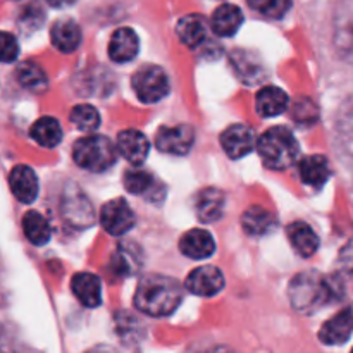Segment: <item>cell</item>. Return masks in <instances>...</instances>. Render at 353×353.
Instances as JSON below:
<instances>
[{"label":"cell","mask_w":353,"mask_h":353,"mask_svg":"<svg viewBox=\"0 0 353 353\" xmlns=\"http://www.w3.org/2000/svg\"><path fill=\"white\" fill-rule=\"evenodd\" d=\"M74 2H76V0H47L48 6L55 7V9H62V7H69V6H72V3H74Z\"/></svg>","instance_id":"37"},{"label":"cell","mask_w":353,"mask_h":353,"mask_svg":"<svg viewBox=\"0 0 353 353\" xmlns=\"http://www.w3.org/2000/svg\"><path fill=\"white\" fill-rule=\"evenodd\" d=\"M353 334V305H348L336 316L324 323L319 331V340L324 345H343Z\"/></svg>","instance_id":"10"},{"label":"cell","mask_w":353,"mask_h":353,"mask_svg":"<svg viewBox=\"0 0 353 353\" xmlns=\"http://www.w3.org/2000/svg\"><path fill=\"white\" fill-rule=\"evenodd\" d=\"M71 290L79 303L85 307L95 309L100 305V279L90 272H79L72 276Z\"/></svg>","instance_id":"22"},{"label":"cell","mask_w":353,"mask_h":353,"mask_svg":"<svg viewBox=\"0 0 353 353\" xmlns=\"http://www.w3.org/2000/svg\"><path fill=\"white\" fill-rule=\"evenodd\" d=\"M288 238L296 254L303 259L312 257L317 252V248H319V236L312 230V226H309L303 221H296V223L290 224Z\"/></svg>","instance_id":"19"},{"label":"cell","mask_w":353,"mask_h":353,"mask_svg":"<svg viewBox=\"0 0 353 353\" xmlns=\"http://www.w3.org/2000/svg\"><path fill=\"white\" fill-rule=\"evenodd\" d=\"M340 264H341V268L348 272V274H352L353 272V241H350V245H348L347 248H343V252H341Z\"/></svg>","instance_id":"36"},{"label":"cell","mask_w":353,"mask_h":353,"mask_svg":"<svg viewBox=\"0 0 353 353\" xmlns=\"http://www.w3.org/2000/svg\"><path fill=\"white\" fill-rule=\"evenodd\" d=\"M186 288L196 296H209L217 295L224 288V276L214 265H203V268L195 269L192 274L186 278Z\"/></svg>","instance_id":"8"},{"label":"cell","mask_w":353,"mask_h":353,"mask_svg":"<svg viewBox=\"0 0 353 353\" xmlns=\"http://www.w3.org/2000/svg\"><path fill=\"white\" fill-rule=\"evenodd\" d=\"M247 2L252 9L272 19H281L292 9V0H247Z\"/></svg>","instance_id":"34"},{"label":"cell","mask_w":353,"mask_h":353,"mask_svg":"<svg viewBox=\"0 0 353 353\" xmlns=\"http://www.w3.org/2000/svg\"><path fill=\"white\" fill-rule=\"evenodd\" d=\"M338 138H340L341 152L353 164V99L343 103L338 119Z\"/></svg>","instance_id":"30"},{"label":"cell","mask_w":353,"mask_h":353,"mask_svg":"<svg viewBox=\"0 0 353 353\" xmlns=\"http://www.w3.org/2000/svg\"><path fill=\"white\" fill-rule=\"evenodd\" d=\"M183 302V286L174 278L148 274L138 285L134 305L140 312L152 317L171 316Z\"/></svg>","instance_id":"1"},{"label":"cell","mask_w":353,"mask_h":353,"mask_svg":"<svg viewBox=\"0 0 353 353\" xmlns=\"http://www.w3.org/2000/svg\"><path fill=\"white\" fill-rule=\"evenodd\" d=\"M119 148L102 134H90L79 138L72 147V157L79 168L92 172H103L112 168L117 161Z\"/></svg>","instance_id":"4"},{"label":"cell","mask_w":353,"mask_h":353,"mask_svg":"<svg viewBox=\"0 0 353 353\" xmlns=\"http://www.w3.org/2000/svg\"><path fill=\"white\" fill-rule=\"evenodd\" d=\"M176 33H178L179 40L186 45L188 48H199L203 41L207 40L209 34V26H207L205 17L200 14H188V16L181 17L176 26Z\"/></svg>","instance_id":"16"},{"label":"cell","mask_w":353,"mask_h":353,"mask_svg":"<svg viewBox=\"0 0 353 353\" xmlns=\"http://www.w3.org/2000/svg\"><path fill=\"white\" fill-rule=\"evenodd\" d=\"M23 230L28 240L37 247L48 243L52 236V228L48 221L37 210H30L23 217Z\"/></svg>","instance_id":"27"},{"label":"cell","mask_w":353,"mask_h":353,"mask_svg":"<svg viewBox=\"0 0 353 353\" xmlns=\"http://www.w3.org/2000/svg\"><path fill=\"white\" fill-rule=\"evenodd\" d=\"M221 145L231 159L238 161V159L245 157L254 150V131L245 124H233L221 134Z\"/></svg>","instance_id":"9"},{"label":"cell","mask_w":353,"mask_h":353,"mask_svg":"<svg viewBox=\"0 0 353 353\" xmlns=\"http://www.w3.org/2000/svg\"><path fill=\"white\" fill-rule=\"evenodd\" d=\"M124 188L133 195H143L147 199H157L155 192L162 190L157 179L150 174V172L143 171V169H130L123 178Z\"/></svg>","instance_id":"25"},{"label":"cell","mask_w":353,"mask_h":353,"mask_svg":"<svg viewBox=\"0 0 353 353\" xmlns=\"http://www.w3.org/2000/svg\"><path fill=\"white\" fill-rule=\"evenodd\" d=\"M241 24H243V12L240 7L233 6V3H223L217 7L210 19L214 33L223 38L233 37L240 30Z\"/></svg>","instance_id":"17"},{"label":"cell","mask_w":353,"mask_h":353,"mask_svg":"<svg viewBox=\"0 0 353 353\" xmlns=\"http://www.w3.org/2000/svg\"><path fill=\"white\" fill-rule=\"evenodd\" d=\"M31 138L37 141L40 147L54 148L62 140V128L57 119L54 117H41L31 126Z\"/></svg>","instance_id":"26"},{"label":"cell","mask_w":353,"mask_h":353,"mask_svg":"<svg viewBox=\"0 0 353 353\" xmlns=\"http://www.w3.org/2000/svg\"><path fill=\"white\" fill-rule=\"evenodd\" d=\"M140 268L138 262V250L131 247H121L119 252L112 259V272L119 276H131L137 269Z\"/></svg>","instance_id":"33"},{"label":"cell","mask_w":353,"mask_h":353,"mask_svg":"<svg viewBox=\"0 0 353 353\" xmlns=\"http://www.w3.org/2000/svg\"><path fill=\"white\" fill-rule=\"evenodd\" d=\"M100 223L103 230L112 236H121L128 233L137 223L133 209L128 205L126 200L116 199L107 202L100 210Z\"/></svg>","instance_id":"6"},{"label":"cell","mask_w":353,"mask_h":353,"mask_svg":"<svg viewBox=\"0 0 353 353\" xmlns=\"http://www.w3.org/2000/svg\"><path fill=\"white\" fill-rule=\"evenodd\" d=\"M10 192L21 203H31L38 196V178L28 165H16L9 174Z\"/></svg>","instance_id":"11"},{"label":"cell","mask_w":353,"mask_h":353,"mask_svg":"<svg viewBox=\"0 0 353 353\" xmlns=\"http://www.w3.org/2000/svg\"><path fill=\"white\" fill-rule=\"evenodd\" d=\"M231 64H233L234 72L238 74V78L241 81H245L247 85H255L262 79L264 76V65L261 64L257 57L250 52L245 50H236L231 54Z\"/></svg>","instance_id":"24"},{"label":"cell","mask_w":353,"mask_h":353,"mask_svg":"<svg viewBox=\"0 0 353 353\" xmlns=\"http://www.w3.org/2000/svg\"><path fill=\"white\" fill-rule=\"evenodd\" d=\"M224 193L217 188H205L195 196L196 216L202 223H216L224 212Z\"/></svg>","instance_id":"18"},{"label":"cell","mask_w":353,"mask_h":353,"mask_svg":"<svg viewBox=\"0 0 353 353\" xmlns=\"http://www.w3.org/2000/svg\"><path fill=\"white\" fill-rule=\"evenodd\" d=\"M117 148H119V154L128 162H131L134 165H140L143 164L148 152H150V141L140 131L126 130L123 133H119V137H117Z\"/></svg>","instance_id":"12"},{"label":"cell","mask_w":353,"mask_h":353,"mask_svg":"<svg viewBox=\"0 0 353 353\" xmlns=\"http://www.w3.org/2000/svg\"><path fill=\"white\" fill-rule=\"evenodd\" d=\"M65 207H68L65 217L69 219V223L78 224V226H86V224H90L93 221L92 207H90L88 200L81 193L69 195V199L65 200Z\"/></svg>","instance_id":"31"},{"label":"cell","mask_w":353,"mask_h":353,"mask_svg":"<svg viewBox=\"0 0 353 353\" xmlns=\"http://www.w3.org/2000/svg\"><path fill=\"white\" fill-rule=\"evenodd\" d=\"M52 43L62 54H71L81 43V30L72 19H61L50 30Z\"/></svg>","instance_id":"20"},{"label":"cell","mask_w":353,"mask_h":353,"mask_svg":"<svg viewBox=\"0 0 353 353\" xmlns=\"http://www.w3.org/2000/svg\"><path fill=\"white\" fill-rule=\"evenodd\" d=\"M299 174L307 186L323 188L331 178L330 162L324 155H307L300 161Z\"/></svg>","instance_id":"15"},{"label":"cell","mask_w":353,"mask_h":353,"mask_svg":"<svg viewBox=\"0 0 353 353\" xmlns=\"http://www.w3.org/2000/svg\"><path fill=\"white\" fill-rule=\"evenodd\" d=\"M195 141V131L188 124L162 126L155 134V145L161 152L172 155H185L192 150Z\"/></svg>","instance_id":"7"},{"label":"cell","mask_w":353,"mask_h":353,"mask_svg":"<svg viewBox=\"0 0 353 353\" xmlns=\"http://www.w3.org/2000/svg\"><path fill=\"white\" fill-rule=\"evenodd\" d=\"M16 74L21 86L30 90V92L41 93L47 90V74H45L43 69H41L40 65L34 64V62H23V64H19L17 65Z\"/></svg>","instance_id":"29"},{"label":"cell","mask_w":353,"mask_h":353,"mask_svg":"<svg viewBox=\"0 0 353 353\" xmlns=\"http://www.w3.org/2000/svg\"><path fill=\"white\" fill-rule=\"evenodd\" d=\"M134 93L143 103H155L169 93V78L159 65H143L131 79Z\"/></svg>","instance_id":"5"},{"label":"cell","mask_w":353,"mask_h":353,"mask_svg":"<svg viewBox=\"0 0 353 353\" xmlns=\"http://www.w3.org/2000/svg\"><path fill=\"white\" fill-rule=\"evenodd\" d=\"M179 250L188 259L202 261L216 252V241L209 231L192 230L183 234V238L179 240Z\"/></svg>","instance_id":"14"},{"label":"cell","mask_w":353,"mask_h":353,"mask_svg":"<svg viewBox=\"0 0 353 353\" xmlns=\"http://www.w3.org/2000/svg\"><path fill=\"white\" fill-rule=\"evenodd\" d=\"M290 300L293 307L302 314H312L323 307L330 305L333 300H340L338 285L331 278L316 271H307L295 276L290 283Z\"/></svg>","instance_id":"2"},{"label":"cell","mask_w":353,"mask_h":353,"mask_svg":"<svg viewBox=\"0 0 353 353\" xmlns=\"http://www.w3.org/2000/svg\"><path fill=\"white\" fill-rule=\"evenodd\" d=\"M71 123L78 128L79 131H95L100 126V114L95 107L92 105H76L71 110V116H69Z\"/></svg>","instance_id":"32"},{"label":"cell","mask_w":353,"mask_h":353,"mask_svg":"<svg viewBox=\"0 0 353 353\" xmlns=\"http://www.w3.org/2000/svg\"><path fill=\"white\" fill-rule=\"evenodd\" d=\"M257 112L264 117H274L285 112L290 105V99L278 86H264L257 93Z\"/></svg>","instance_id":"23"},{"label":"cell","mask_w":353,"mask_h":353,"mask_svg":"<svg viewBox=\"0 0 353 353\" xmlns=\"http://www.w3.org/2000/svg\"><path fill=\"white\" fill-rule=\"evenodd\" d=\"M140 40L131 28H119L112 33L109 41V57L114 62H130L138 55Z\"/></svg>","instance_id":"13"},{"label":"cell","mask_w":353,"mask_h":353,"mask_svg":"<svg viewBox=\"0 0 353 353\" xmlns=\"http://www.w3.org/2000/svg\"><path fill=\"white\" fill-rule=\"evenodd\" d=\"M334 43L341 57L353 64V7L343 10L334 30Z\"/></svg>","instance_id":"28"},{"label":"cell","mask_w":353,"mask_h":353,"mask_svg":"<svg viewBox=\"0 0 353 353\" xmlns=\"http://www.w3.org/2000/svg\"><path fill=\"white\" fill-rule=\"evenodd\" d=\"M241 224H243L245 233L250 234V236H264L278 226V219L274 217V214L269 212L264 207L254 205L245 210Z\"/></svg>","instance_id":"21"},{"label":"cell","mask_w":353,"mask_h":353,"mask_svg":"<svg viewBox=\"0 0 353 353\" xmlns=\"http://www.w3.org/2000/svg\"><path fill=\"white\" fill-rule=\"evenodd\" d=\"M257 148L262 157V162L269 169H274V171H283V169L292 168L300 154L299 141L293 137L292 131L285 126L269 128L259 138Z\"/></svg>","instance_id":"3"},{"label":"cell","mask_w":353,"mask_h":353,"mask_svg":"<svg viewBox=\"0 0 353 353\" xmlns=\"http://www.w3.org/2000/svg\"><path fill=\"white\" fill-rule=\"evenodd\" d=\"M17 52H19L17 40L10 33L3 31L2 33V62L3 64H9V62L16 61Z\"/></svg>","instance_id":"35"}]
</instances>
